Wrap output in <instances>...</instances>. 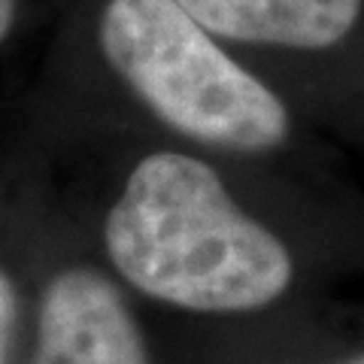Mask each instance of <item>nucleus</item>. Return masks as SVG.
Listing matches in <instances>:
<instances>
[{
  "label": "nucleus",
  "mask_w": 364,
  "mask_h": 364,
  "mask_svg": "<svg viewBox=\"0 0 364 364\" xmlns=\"http://www.w3.org/2000/svg\"><path fill=\"white\" fill-rule=\"evenodd\" d=\"M104 234L131 286L188 310H255L291 279L279 237L237 207L210 164L182 152H158L134 167Z\"/></svg>",
  "instance_id": "obj_1"
},
{
  "label": "nucleus",
  "mask_w": 364,
  "mask_h": 364,
  "mask_svg": "<svg viewBox=\"0 0 364 364\" xmlns=\"http://www.w3.org/2000/svg\"><path fill=\"white\" fill-rule=\"evenodd\" d=\"M100 46L170 128L237 152H264L286 140L282 100L176 0H109L100 16Z\"/></svg>",
  "instance_id": "obj_2"
},
{
  "label": "nucleus",
  "mask_w": 364,
  "mask_h": 364,
  "mask_svg": "<svg viewBox=\"0 0 364 364\" xmlns=\"http://www.w3.org/2000/svg\"><path fill=\"white\" fill-rule=\"evenodd\" d=\"M33 364H146L122 294L95 270H67L46 289Z\"/></svg>",
  "instance_id": "obj_3"
},
{
  "label": "nucleus",
  "mask_w": 364,
  "mask_h": 364,
  "mask_svg": "<svg viewBox=\"0 0 364 364\" xmlns=\"http://www.w3.org/2000/svg\"><path fill=\"white\" fill-rule=\"evenodd\" d=\"M215 40L318 52L346 40L361 0H176Z\"/></svg>",
  "instance_id": "obj_4"
},
{
  "label": "nucleus",
  "mask_w": 364,
  "mask_h": 364,
  "mask_svg": "<svg viewBox=\"0 0 364 364\" xmlns=\"http://www.w3.org/2000/svg\"><path fill=\"white\" fill-rule=\"evenodd\" d=\"M13 322H16V291H13V286H9V279L0 273V364H6Z\"/></svg>",
  "instance_id": "obj_5"
},
{
  "label": "nucleus",
  "mask_w": 364,
  "mask_h": 364,
  "mask_svg": "<svg viewBox=\"0 0 364 364\" xmlns=\"http://www.w3.org/2000/svg\"><path fill=\"white\" fill-rule=\"evenodd\" d=\"M13 18H16V0H0V40L13 28Z\"/></svg>",
  "instance_id": "obj_6"
},
{
  "label": "nucleus",
  "mask_w": 364,
  "mask_h": 364,
  "mask_svg": "<svg viewBox=\"0 0 364 364\" xmlns=\"http://www.w3.org/2000/svg\"><path fill=\"white\" fill-rule=\"evenodd\" d=\"M355 364H364V361H355Z\"/></svg>",
  "instance_id": "obj_7"
}]
</instances>
